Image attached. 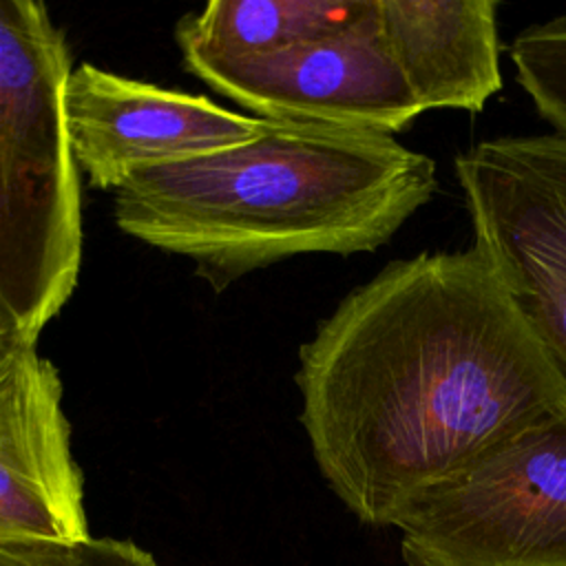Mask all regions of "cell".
Here are the masks:
<instances>
[{
  "label": "cell",
  "instance_id": "30bf717a",
  "mask_svg": "<svg viewBox=\"0 0 566 566\" xmlns=\"http://www.w3.org/2000/svg\"><path fill=\"white\" fill-rule=\"evenodd\" d=\"M378 0H214L181 20L184 62L265 55L374 22Z\"/></svg>",
  "mask_w": 566,
  "mask_h": 566
},
{
  "label": "cell",
  "instance_id": "7c38bea8",
  "mask_svg": "<svg viewBox=\"0 0 566 566\" xmlns=\"http://www.w3.org/2000/svg\"><path fill=\"white\" fill-rule=\"evenodd\" d=\"M0 566H157V562L130 542L88 535L75 542H0Z\"/></svg>",
  "mask_w": 566,
  "mask_h": 566
},
{
  "label": "cell",
  "instance_id": "8992f818",
  "mask_svg": "<svg viewBox=\"0 0 566 566\" xmlns=\"http://www.w3.org/2000/svg\"><path fill=\"white\" fill-rule=\"evenodd\" d=\"M190 73L259 119L396 135L424 113L374 22L234 60H190Z\"/></svg>",
  "mask_w": 566,
  "mask_h": 566
},
{
  "label": "cell",
  "instance_id": "6da1fadb",
  "mask_svg": "<svg viewBox=\"0 0 566 566\" xmlns=\"http://www.w3.org/2000/svg\"><path fill=\"white\" fill-rule=\"evenodd\" d=\"M294 380L323 478L374 526L566 405L564 382L473 248L387 263L301 345Z\"/></svg>",
  "mask_w": 566,
  "mask_h": 566
},
{
  "label": "cell",
  "instance_id": "277c9868",
  "mask_svg": "<svg viewBox=\"0 0 566 566\" xmlns=\"http://www.w3.org/2000/svg\"><path fill=\"white\" fill-rule=\"evenodd\" d=\"M409 566H566V405L409 495Z\"/></svg>",
  "mask_w": 566,
  "mask_h": 566
},
{
  "label": "cell",
  "instance_id": "7a4b0ae2",
  "mask_svg": "<svg viewBox=\"0 0 566 566\" xmlns=\"http://www.w3.org/2000/svg\"><path fill=\"white\" fill-rule=\"evenodd\" d=\"M436 190L433 159L394 135L263 119L243 144L135 170L113 214L223 290L287 256L374 252Z\"/></svg>",
  "mask_w": 566,
  "mask_h": 566
},
{
  "label": "cell",
  "instance_id": "9c48e42d",
  "mask_svg": "<svg viewBox=\"0 0 566 566\" xmlns=\"http://www.w3.org/2000/svg\"><path fill=\"white\" fill-rule=\"evenodd\" d=\"M378 27L422 111L480 113L502 88L495 2L378 0Z\"/></svg>",
  "mask_w": 566,
  "mask_h": 566
},
{
  "label": "cell",
  "instance_id": "52a82bcc",
  "mask_svg": "<svg viewBox=\"0 0 566 566\" xmlns=\"http://www.w3.org/2000/svg\"><path fill=\"white\" fill-rule=\"evenodd\" d=\"M64 115L77 168L93 188L111 190L135 170L243 144L263 122L203 95L122 77L88 62L69 75Z\"/></svg>",
  "mask_w": 566,
  "mask_h": 566
},
{
  "label": "cell",
  "instance_id": "5b68a950",
  "mask_svg": "<svg viewBox=\"0 0 566 566\" xmlns=\"http://www.w3.org/2000/svg\"><path fill=\"white\" fill-rule=\"evenodd\" d=\"M480 254L566 387V135H502L453 159Z\"/></svg>",
  "mask_w": 566,
  "mask_h": 566
},
{
  "label": "cell",
  "instance_id": "ba28073f",
  "mask_svg": "<svg viewBox=\"0 0 566 566\" xmlns=\"http://www.w3.org/2000/svg\"><path fill=\"white\" fill-rule=\"evenodd\" d=\"M62 396L35 343L0 336V542L88 537Z\"/></svg>",
  "mask_w": 566,
  "mask_h": 566
},
{
  "label": "cell",
  "instance_id": "8fae6325",
  "mask_svg": "<svg viewBox=\"0 0 566 566\" xmlns=\"http://www.w3.org/2000/svg\"><path fill=\"white\" fill-rule=\"evenodd\" d=\"M509 55L537 115L566 135V13L522 29Z\"/></svg>",
  "mask_w": 566,
  "mask_h": 566
},
{
  "label": "cell",
  "instance_id": "3957f363",
  "mask_svg": "<svg viewBox=\"0 0 566 566\" xmlns=\"http://www.w3.org/2000/svg\"><path fill=\"white\" fill-rule=\"evenodd\" d=\"M71 57L49 9L0 0V336L38 343L82 263V188L64 91Z\"/></svg>",
  "mask_w": 566,
  "mask_h": 566
}]
</instances>
